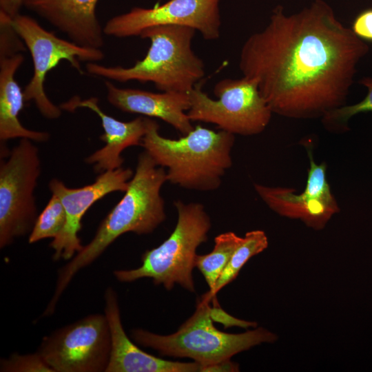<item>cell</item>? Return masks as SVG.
<instances>
[{"mask_svg": "<svg viewBox=\"0 0 372 372\" xmlns=\"http://www.w3.org/2000/svg\"><path fill=\"white\" fill-rule=\"evenodd\" d=\"M369 50L329 5L316 0L291 14L276 8L266 27L243 43L239 68L256 82L272 112L322 117L344 105L358 64Z\"/></svg>", "mask_w": 372, "mask_h": 372, "instance_id": "6da1fadb", "label": "cell"}, {"mask_svg": "<svg viewBox=\"0 0 372 372\" xmlns=\"http://www.w3.org/2000/svg\"><path fill=\"white\" fill-rule=\"evenodd\" d=\"M166 181L165 168L158 166L146 151L141 152L122 199L101 223L92 240L59 271L55 291L47 306L48 311H54L76 273L93 262L116 238L127 232L150 234L165 220L161 189Z\"/></svg>", "mask_w": 372, "mask_h": 372, "instance_id": "7a4b0ae2", "label": "cell"}, {"mask_svg": "<svg viewBox=\"0 0 372 372\" xmlns=\"http://www.w3.org/2000/svg\"><path fill=\"white\" fill-rule=\"evenodd\" d=\"M234 135L198 125L178 139L159 133V125L149 118L142 145L158 166L167 168V180L180 187L209 192L221 185L232 165Z\"/></svg>", "mask_w": 372, "mask_h": 372, "instance_id": "3957f363", "label": "cell"}, {"mask_svg": "<svg viewBox=\"0 0 372 372\" xmlns=\"http://www.w3.org/2000/svg\"><path fill=\"white\" fill-rule=\"evenodd\" d=\"M210 311L209 302L201 298L193 315L175 333L162 335L136 329L132 338L161 355L191 358L207 372L237 371L238 364L230 361L233 355L262 343H273L278 338L261 327L236 334L221 331L213 324Z\"/></svg>", "mask_w": 372, "mask_h": 372, "instance_id": "277c9868", "label": "cell"}, {"mask_svg": "<svg viewBox=\"0 0 372 372\" xmlns=\"http://www.w3.org/2000/svg\"><path fill=\"white\" fill-rule=\"evenodd\" d=\"M196 30L183 25H158L139 35L150 46L145 56L130 68L87 63V72L118 82H152L161 92L189 93L205 75L203 61L192 48Z\"/></svg>", "mask_w": 372, "mask_h": 372, "instance_id": "5b68a950", "label": "cell"}, {"mask_svg": "<svg viewBox=\"0 0 372 372\" xmlns=\"http://www.w3.org/2000/svg\"><path fill=\"white\" fill-rule=\"evenodd\" d=\"M174 205L178 220L171 235L158 247L142 255L138 268L115 270L114 275L118 281L130 282L150 278L155 285H163L167 290L178 284L190 292L195 291L192 271L196 249L208 239L211 220L200 203L178 200Z\"/></svg>", "mask_w": 372, "mask_h": 372, "instance_id": "8992f818", "label": "cell"}, {"mask_svg": "<svg viewBox=\"0 0 372 372\" xmlns=\"http://www.w3.org/2000/svg\"><path fill=\"white\" fill-rule=\"evenodd\" d=\"M218 99L202 90L201 81L189 92L191 121L215 124L234 135L258 134L268 125L273 113L262 96L256 82L247 77L224 79L214 87Z\"/></svg>", "mask_w": 372, "mask_h": 372, "instance_id": "52a82bcc", "label": "cell"}, {"mask_svg": "<svg viewBox=\"0 0 372 372\" xmlns=\"http://www.w3.org/2000/svg\"><path fill=\"white\" fill-rule=\"evenodd\" d=\"M41 172L37 147L28 138L0 164V248L31 232L38 217L34 195Z\"/></svg>", "mask_w": 372, "mask_h": 372, "instance_id": "ba28073f", "label": "cell"}, {"mask_svg": "<svg viewBox=\"0 0 372 372\" xmlns=\"http://www.w3.org/2000/svg\"><path fill=\"white\" fill-rule=\"evenodd\" d=\"M12 24L33 61V75L23 90L25 101H32L45 118L56 119L62 110L49 99L45 92L47 74L63 60L82 73L81 61L96 63L103 60L105 54L101 49L83 47L58 37L28 15L18 14L12 18Z\"/></svg>", "mask_w": 372, "mask_h": 372, "instance_id": "9c48e42d", "label": "cell"}, {"mask_svg": "<svg viewBox=\"0 0 372 372\" xmlns=\"http://www.w3.org/2000/svg\"><path fill=\"white\" fill-rule=\"evenodd\" d=\"M111 335L105 314L94 313L45 336L38 352L53 372H103Z\"/></svg>", "mask_w": 372, "mask_h": 372, "instance_id": "30bf717a", "label": "cell"}, {"mask_svg": "<svg viewBox=\"0 0 372 372\" xmlns=\"http://www.w3.org/2000/svg\"><path fill=\"white\" fill-rule=\"evenodd\" d=\"M220 0H169L152 8H134L115 16L103 27L104 34L117 38L138 37L158 25H183L200 32L206 40L220 37Z\"/></svg>", "mask_w": 372, "mask_h": 372, "instance_id": "8fae6325", "label": "cell"}, {"mask_svg": "<svg viewBox=\"0 0 372 372\" xmlns=\"http://www.w3.org/2000/svg\"><path fill=\"white\" fill-rule=\"evenodd\" d=\"M133 175L131 169L121 167L101 173L93 183L79 188L68 187L57 178L50 181L48 186L52 194H55L60 199L66 214L64 228L50 244L54 251L53 260H71L83 249L79 232L85 212L107 194L115 192H125Z\"/></svg>", "mask_w": 372, "mask_h": 372, "instance_id": "7c38bea8", "label": "cell"}, {"mask_svg": "<svg viewBox=\"0 0 372 372\" xmlns=\"http://www.w3.org/2000/svg\"><path fill=\"white\" fill-rule=\"evenodd\" d=\"M310 167L304 190L296 194L292 189L255 184L256 192L278 214L302 221L314 230H321L339 211L326 178L325 163L317 164L308 151Z\"/></svg>", "mask_w": 372, "mask_h": 372, "instance_id": "4fadbf2b", "label": "cell"}, {"mask_svg": "<svg viewBox=\"0 0 372 372\" xmlns=\"http://www.w3.org/2000/svg\"><path fill=\"white\" fill-rule=\"evenodd\" d=\"M105 315L111 335V351L106 372H204L200 364L157 358L138 347L126 335L121 319L117 296L112 287L105 292Z\"/></svg>", "mask_w": 372, "mask_h": 372, "instance_id": "5bb4252c", "label": "cell"}, {"mask_svg": "<svg viewBox=\"0 0 372 372\" xmlns=\"http://www.w3.org/2000/svg\"><path fill=\"white\" fill-rule=\"evenodd\" d=\"M60 107L71 112L79 108H87L100 118L104 130L100 138L105 145L85 159L87 164L93 165L96 173L121 167L124 162L121 156L122 152L130 146L141 145L147 132L149 118L139 116L128 122L121 121L101 110L96 97L83 100L74 96Z\"/></svg>", "mask_w": 372, "mask_h": 372, "instance_id": "9a60e30c", "label": "cell"}, {"mask_svg": "<svg viewBox=\"0 0 372 372\" xmlns=\"http://www.w3.org/2000/svg\"><path fill=\"white\" fill-rule=\"evenodd\" d=\"M99 0H25L23 6L36 12L74 43L101 49L104 32L96 14Z\"/></svg>", "mask_w": 372, "mask_h": 372, "instance_id": "2e32d148", "label": "cell"}, {"mask_svg": "<svg viewBox=\"0 0 372 372\" xmlns=\"http://www.w3.org/2000/svg\"><path fill=\"white\" fill-rule=\"evenodd\" d=\"M108 102L116 108L128 113L160 118L183 135L194 129L187 112L190 107L188 93L121 88L109 80L105 81Z\"/></svg>", "mask_w": 372, "mask_h": 372, "instance_id": "e0dca14e", "label": "cell"}, {"mask_svg": "<svg viewBox=\"0 0 372 372\" xmlns=\"http://www.w3.org/2000/svg\"><path fill=\"white\" fill-rule=\"evenodd\" d=\"M23 60L21 53L0 59V139L4 142L21 138L46 142L50 138L48 132L27 129L19 118L25 101L15 74Z\"/></svg>", "mask_w": 372, "mask_h": 372, "instance_id": "ac0fdd59", "label": "cell"}, {"mask_svg": "<svg viewBox=\"0 0 372 372\" xmlns=\"http://www.w3.org/2000/svg\"><path fill=\"white\" fill-rule=\"evenodd\" d=\"M268 244V239L265 231L253 230L247 232L243 237L242 243L233 254L214 289L211 291H208L202 298L209 302L211 301L222 288L236 279L246 262L251 257L266 249Z\"/></svg>", "mask_w": 372, "mask_h": 372, "instance_id": "d6986e66", "label": "cell"}, {"mask_svg": "<svg viewBox=\"0 0 372 372\" xmlns=\"http://www.w3.org/2000/svg\"><path fill=\"white\" fill-rule=\"evenodd\" d=\"M243 240V237L228 231L218 235L213 250L205 255H196L195 267L203 275L211 291L231 257Z\"/></svg>", "mask_w": 372, "mask_h": 372, "instance_id": "ffe728a7", "label": "cell"}, {"mask_svg": "<svg viewBox=\"0 0 372 372\" xmlns=\"http://www.w3.org/2000/svg\"><path fill=\"white\" fill-rule=\"evenodd\" d=\"M65 222L64 207L60 199L55 194H52L35 221L29 235L28 242L32 244L45 238H56L62 231Z\"/></svg>", "mask_w": 372, "mask_h": 372, "instance_id": "44dd1931", "label": "cell"}, {"mask_svg": "<svg viewBox=\"0 0 372 372\" xmlns=\"http://www.w3.org/2000/svg\"><path fill=\"white\" fill-rule=\"evenodd\" d=\"M360 83L367 88L365 98L360 102L351 105H343L328 112L322 116L324 124L329 127L345 125L353 116L366 112H372V78L364 77Z\"/></svg>", "mask_w": 372, "mask_h": 372, "instance_id": "7402d4cb", "label": "cell"}, {"mask_svg": "<svg viewBox=\"0 0 372 372\" xmlns=\"http://www.w3.org/2000/svg\"><path fill=\"white\" fill-rule=\"evenodd\" d=\"M1 372H53L37 351L32 354L13 353L0 362Z\"/></svg>", "mask_w": 372, "mask_h": 372, "instance_id": "603a6c76", "label": "cell"}, {"mask_svg": "<svg viewBox=\"0 0 372 372\" xmlns=\"http://www.w3.org/2000/svg\"><path fill=\"white\" fill-rule=\"evenodd\" d=\"M25 47L12 24V19L0 12V59L21 53Z\"/></svg>", "mask_w": 372, "mask_h": 372, "instance_id": "cb8c5ba5", "label": "cell"}, {"mask_svg": "<svg viewBox=\"0 0 372 372\" xmlns=\"http://www.w3.org/2000/svg\"><path fill=\"white\" fill-rule=\"evenodd\" d=\"M214 302L213 308H211L210 315L214 321L219 322L225 325V328L230 327H239L242 328L257 327V323L255 322L246 321L236 318L231 315L224 311L218 305L216 296L212 299Z\"/></svg>", "mask_w": 372, "mask_h": 372, "instance_id": "d4e9b609", "label": "cell"}, {"mask_svg": "<svg viewBox=\"0 0 372 372\" xmlns=\"http://www.w3.org/2000/svg\"><path fill=\"white\" fill-rule=\"evenodd\" d=\"M352 30L360 39L372 41V10H366L358 16Z\"/></svg>", "mask_w": 372, "mask_h": 372, "instance_id": "484cf974", "label": "cell"}, {"mask_svg": "<svg viewBox=\"0 0 372 372\" xmlns=\"http://www.w3.org/2000/svg\"><path fill=\"white\" fill-rule=\"evenodd\" d=\"M25 0H0V12L12 19L20 13Z\"/></svg>", "mask_w": 372, "mask_h": 372, "instance_id": "4316f807", "label": "cell"}]
</instances>
